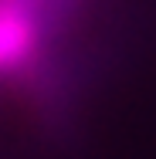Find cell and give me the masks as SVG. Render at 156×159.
<instances>
[{
    "mask_svg": "<svg viewBox=\"0 0 156 159\" xmlns=\"http://www.w3.org/2000/svg\"><path fill=\"white\" fill-rule=\"evenodd\" d=\"M48 41L31 10L0 3V75H17L27 71L41 54Z\"/></svg>",
    "mask_w": 156,
    "mask_h": 159,
    "instance_id": "cell-1",
    "label": "cell"
}]
</instances>
